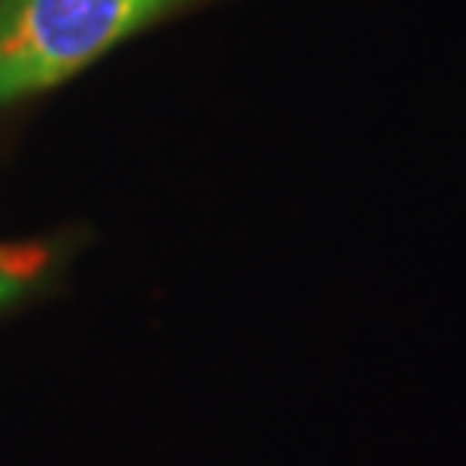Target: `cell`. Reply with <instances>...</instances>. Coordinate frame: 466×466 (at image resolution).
<instances>
[{
    "instance_id": "obj_1",
    "label": "cell",
    "mask_w": 466,
    "mask_h": 466,
    "mask_svg": "<svg viewBox=\"0 0 466 466\" xmlns=\"http://www.w3.org/2000/svg\"><path fill=\"white\" fill-rule=\"evenodd\" d=\"M191 0H0V106L76 76Z\"/></svg>"
},
{
    "instance_id": "obj_2",
    "label": "cell",
    "mask_w": 466,
    "mask_h": 466,
    "mask_svg": "<svg viewBox=\"0 0 466 466\" xmlns=\"http://www.w3.org/2000/svg\"><path fill=\"white\" fill-rule=\"evenodd\" d=\"M46 246H0V306L22 297L46 269H49Z\"/></svg>"
}]
</instances>
